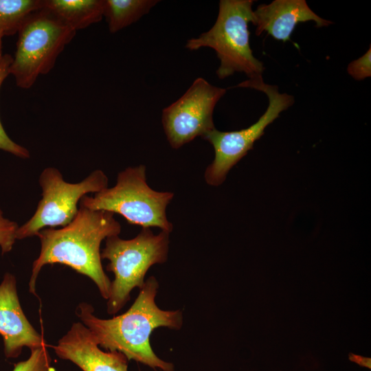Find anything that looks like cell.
<instances>
[{"label":"cell","mask_w":371,"mask_h":371,"mask_svg":"<svg viewBox=\"0 0 371 371\" xmlns=\"http://www.w3.org/2000/svg\"><path fill=\"white\" fill-rule=\"evenodd\" d=\"M18 224L3 216L0 209V247L2 254L10 251L15 243Z\"/></svg>","instance_id":"18"},{"label":"cell","mask_w":371,"mask_h":371,"mask_svg":"<svg viewBox=\"0 0 371 371\" xmlns=\"http://www.w3.org/2000/svg\"><path fill=\"white\" fill-rule=\"evenodd\" d=\"M44 8L77 31L101 21L104 0H44Z\"/></svg>","instance_id":"13"},{"label":"cell","mask_w":371,"mask_h":371,"mask_svg":"<svg viewBox=\"0 0 371 371\" xmlns=\"http://www.w3.org/2000/svg\"><path fill=\"white\" fill-rule=\"evenodd\" d=\"M169 236L166 231L155 234L150 228H142L132 239H122L118 235L105 239L101 258L109 261L106 269L114 274L106 303L108 314H116L124 306L133 289L144 284L150 267L167 261Z\"/></svg>","instance_id":"4"},{"label":"cell","mask_w":371,"mask_h":371,"mask_svg":"<svg viewBox=\"0 0 371 371\" xmlns=\"http://www.w3.org/2000/svg\"><path fill=\"white\" fill-rule=\"evenodd\" d=\"M108 182L107 176L101 170H95L80 182L73 183L65 181L57 168H45L39 177L42 199L33 216L18 227L16 238L36 236L47 227L67 225L76 216L81 198L108 188Z\"/></svg>","instance_id":"8"},{"label":"cell","mask_w":371,"mask_h":371,"mask_svg":"<svg viewBox=\"0 0 371 371\" xmlns=\"http://www.w3.org/2000/svg\"><path fill=\"white\" fill-rule=\"evenodd\" d=\"M226 89L196 78L177 101L163 109L162 125L167 140L177 149L215 128L213 113Z\"/></svg>","instance_id":"9"},{"label":"cell","mask_w":371,"mask_h":371,"mask_svg":"<svg viewBox=\"0 0 371 371\" xmlns=\"http://www.w3.org/2000/svg\"><path fill=\"white\" fill-rule=\"evenodd\" d=\"M12 371H55L47 346L31 350L30 357L16 363Z\"/></svg>","instance_id":"17"},{"label":"cell","mask_w":371,"mask_h":371,"mask_svg":"<svg viewBox=\"0 0 371 371\" xmlns=\"http://www.w3.org/2000/svg\"><path fill=\"white\" fill-rule=\"evenodd\" d=\"M0 335L6 358L18 357L24 347L30 350L47 346L43 337L25 315L19 300L16 280L6 273L0 284Z\"/></svg>","instance_id":"10"},{"label":"cell","mask_w":371,"mask_h":371,"mask_svg":"<svg viewBox=\"0 0 371 371\" xmlns=\"http://www.w3.org/2000/svg\"><path fill=\"white\" fill-rule=\"evenodd\" d=\"M157 0H104V16L109 32L115 33L147 14Z\"/></svg>","instance_id":"14"},{"label":"cell","mask_w":371,"mask_h":371,"mask_svg":"<svg viewBox=\"0 0 371 371\" xmlns=\"http://www.w3.org/2000/svg\"><path fill=\"white\" fill-rule=\"evenodd\" d=\"M76 31L43 8L21 27L10 71L16 85L30 88L40 75L47 74Z\"/></svg>","instance_id":"6"},{"label":"cell","mask_w":371,"mask_h":371,"mask_svg":"<svg viewBox=\"0 0 371 371\" xmlns=\"http://www.w3.org/2000/svg\"><path fill=\"white\" fill-rule=\"evenodd\" d=\"M159 282L149 277L141 286L132 306L123 314L111 319L95 316L93 306L81 302L76 314L89 330L100 348L118 351L128 360H134L153 369L174 371V365L160 359L150 344L152 333L159 327L180 330L183 325L181 310L165 311L155 303Z\"/></svg>","instance_id":"1"},{"label":"cell","mask_w":371,"mask_h":371,"mask_svg":"<svg viewBox=\"0 0 371 371\" xmlns=\"http://www.w3.org/2000/svg\"><path fill=\"white\" fill-rule=\"evenodd\" d=\"M2 36L0 34V60H1L2 57H3V54H2V50H1V39H2Z\"/></svg>","instance_id":"21"},{"label":"cell","mask_w":371,"mask_h":371,"mask_svg":"<svg viewBox=\"0 0 371 371\" xmlns=\"http://www.w3.org/2000/svg\"><path fill=\"white\" fill-rule=\"evenodd\" d=\"M12 57L10 54H4L0 60V88L5 78L10 74V68ZM0 149L8 152L18 157L27 159L30 156L29 150L15 143L5 133L0 121Z\"/></svg>","instance_id":"16"},{"label":"cell","mask_w":371,"mask_h":371,"mask_svg":"<svg viewBox=\"0 0 371 371\" xmlns=\"http://www.w3.org/2000/svg\"><path fill=\"white\" fill-rule=\"evenodd\" d=\"M173 196L172 192L150 188L146 182V166L139 165L120 172L113 187L95 193L94 196L82 197L79 205L119 214L129 224L159 227L170 233L173 226L167 218L166 207Z\"/></svg>","instance_id":"5"},{"label":"cell","mask_w":371,"mask_h":371,"mask_svg":"<svg viewBox=\"0 0 371 371\" xmlns=\"http://www.w3.org/2000/svg\"><path fill=\"white\" fill-rule=\"evenodd\" d=\"M348 359L361 367L371 369V359L367 357H363L359 355L350 352Z\"/></svg>","instance_id":"20"},{"label":"cell","mask_w":371,"mask_h":371,"mask_svg":"<svg viewBox=\"0 0 371 371\" xmlns=\"http://www.w3.org/2000/svg\"><path fill=\"white\" fill-rule=\"evenodd\" d=\"M311 21L317 27L333 23L316 14L305 0H275L260 4L253 11L251 23L256 26L257 36L267 32L275 39L286 42L298 23Z\"/></svg>","instance_id":"12"},{"label":"cell","mask_w":371,"mask_h":371,"mask_svg":"<svg viewBox=\"0 0 371 371\" xmlns=\"http://www.w3.org/2000/svg\"><path fill=\"white\" fill-rule=\"evenodd\" d=\"M236 87L254 89L265 93L269 99V105L258 120L247 128L229 132L214 128L203 137L214 150V159L204 175L205 180L210 186L222 184L232 168L253 148L254 142L263 135L266 127L294 102L292 95L280 93L278 87L266 84L262 77L247 80Z\"/></svg>","instance_id":"7"},{"label":"cell","mask_w":371,"mask_h":371,"mask_svg":"<svg viewBox=\"0 0 371 371\" xmlns=\"http://www.w3.org/2000/svg\"><path fill=\"white\" fill-rule=\"evenodd\" d=\"M120 232L121 225L113 213L80 205L75 218L67 225L41 229L36 235L41 251L32 265L30 292L37 295L36 282L41 269L46 265L58 263L89 278L101 296L108 300L111 281L102 265L100 245L103 240L119 235Z\"/></svg>","instance_id":"2"},{"label":"cell","mask_w":371,"mask_h":371,"mask_svg":"<svg viewBox=\"0 0 371 371\" xmlns=\"http://www.w3.org/2000/svg\"><path fill=\"white\" fill-rule=\"evenodd\" d=\"M56 355L82 371H128V359L118 351L102 350L89 330L82 323L72 324L52 346Z\"/></svg>","instance_id":"11"},{"label":"cell","mask_w":371,"mask_h":371,"mask_svg":"<svg viewBox=\"0 0 371 371\" xmlns=\"http://www.w3.org/2000/svg\"><path fill=\"white\" fill-rule=\"evenodd\" d=\"M348 73L356 80H362L371 76V47L366 54L352 61L348 66Z\"/></svg>","instance_id":"19"},{"label":"cell","mask_w":371,"mask_h":371,"mask_svg":"<svg viewBox=\"0 0 371 371\" xmlns=\"http://www.w3.org/2000/svg\"><path fill=\"white\" fill-rule=\"evenodd\" d=\"M43 8L44 0H0V34H16L33 13Z\"/></svg>","instance_id":"15"},{"label":"cell","mask_w":371,"mask_h":371,"mask_svg":"<svg viewBox=\"0 0 371 371\" xmlns=\"http://www.w3.org/2000/svg\"><path fill=\"white\" fill-rule=\"evenodd\" d=\"M252 0H221L214 25L198 37L189 39L186 47L213 49L220 60L216 75L224 79L236 72L249 80L262 77L263 63L254 55L249 44V23L253 21Z\"/></svg>","instance_id":"3"}]
</instances>
